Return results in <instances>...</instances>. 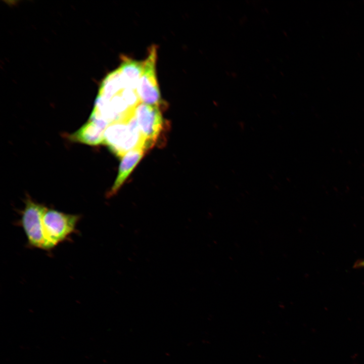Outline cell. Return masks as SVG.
Here are the masks:
<instances>
[{"label":"cell","instance_id":"3","mask_svg":"<svg viewBox=\"0 0 364 364\" xmlns=\"http://www.w3.org/2000/svg\"><path fill=\"white\" fill-rule=\"evenodd\" d=\"M24 204L18 223L24 231L28 246L45 251L42 217L47 207L29 196L25 199Z\"/></svg>","mask_w":364,"mask_h":364},{"label":"cell","instance_id":"1","mask_svg":"<svg viewBox=\"0 0 364 364\" xmlns=\"http://www.w3.org/2000/svg\"><path fill=\"white\" fill-rule=\"evenodd\" d=\"M103 145L118 158H122L134 149H143L145 151V139L134 112L126 119L112 122L108 126L104 134Z\"/></svg>","mask_w":364,"mask_h":364},{"label":"cell","instance_id":"2","mask_svg":"<svg viewBox=\"0 0 364 364\" xmlns=\"http://www.w3.org/2000/svg\"><path fill=\"white\" fill-rule=\"evenodd\" d=\"M81 216L47 208L42 217L45 251L50 252L76 233Z\"/></svg>","mask_w":364,"mask_h":364},{"label":"cell","instance_id":"4","mask_svg":"<svg viewBox=\"0 0 364 364\" xmlns=\"http://www.w3.org/2000/svg\"><path fill=\"white\" fill-rule=\"evenodd\" d=\"M134 114L145 139V149L147 152L157 143L167 125L158 106L141 103L135 108Z\"/></svg>","mask_w":364,"mask_h":364},{"label":"cell","instance_id":"9","mask_svg":"<svg viewBox=\"0 0 364 364\" xmlns=\"http://www.w3.org/2000/svg\"><path fill=\"white\" fill-rule=\"evenodd\" d=\"M354 267H364V260L359 261L355 263Z\"/></svg>","mask_w":364,"mask_h":364},{"label":"cell","instance_id":"6","mask_svg":"<svg viewBox=\"0 0 364 364\" xmlns=\"http://www.w3.org/2000/svg\"><path fill=\"white\" fill-rule=\"evenodd\" d=\"M110 124L98 118L89 117L88 121L74 132L68 135L72 141L89 146H96L103 144L104 134Z\"/></svg>","mask_w":364,"mask_h":364},{"label":"cell","instance_id":"8","mask_svg":"<svg viewBox=\"0 0 364 364\" xmlns=\"http://www.w3.org/2000/svg\"><path fill=\"white\" fill-rule=\"evenodd\" d=\"M144 67V61H136L126 57L123 58L122 62L118 69L127 87L138 90L139 82L142 75Z\"/></svg>","mask_w":364,"mask_h":364},{"label":"cell","instance_id":"7","mask_svg":"<svg viewBox=\"0 0 364 364\" xmlns=\"http://www.w3.org/2000/svg\"><path fill=\"white\" fill-rule=\"evenodd\" d=\"M146 153L143 149H136L126 153L121 161L117 176L107 195L110 197L116 194L125 180Z\"/></svg>","mask_w":364,"mask_h":364},{"label":"cell","instance_id":"5","mask_svg":"<svg viewBox=\"0 0 364 364\" xmlns=\"http://www.w3.org/2000/svg\"><path fill=\"white\" fill-rule=\"evenodd\" d=\"M157 46L152 45L144 61L142 75L138 86V93L141 103L160 107L163 102L158 84L156 64L157 58Z\"/></svg>","mask_w":364,"mask_h":364}]
</instances>
